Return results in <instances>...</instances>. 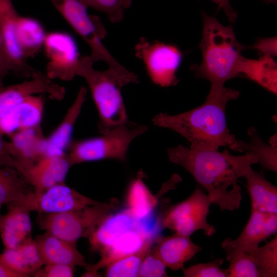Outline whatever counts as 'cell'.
I'll list each match as a JSON object with an SVG mask.
<instances>
[{"mask_svg":"<svg viewBox=\"0 0 277 277\" xmlns=\"http://www.w3.org/2000/svg\"><path fill=\"white\" fill-rule=\"evenodd\" d=\"M211 203L208 194L197 187L187 199L171 206L166 211L162 217V226L185 236H190L200 230H203L206 235L211 236L216 231L214 226L207 221Z\"/></svg>","mask_w":277,"mask_h":277,"instance_id":"9c48e42d","label":"cell"},{"mask_svg":"<svg viewBox=\"0 0 277 277\" xmlns=\"http://www.w3.org/2000/svg\"><path fill=\"white\" fill-rule=\"evenodd\" d=\"M154 247L166 267L176 271L200 252L202 248L194 244L188 236L175 233L158 238Z\"/></svg>","mask_w":277,"mask_h":277,"instance_id":"44dd1931","label":"cell"},{"mask_svg":"<svg viewBox=\"0 0 277 277\" xmlns=\"http://www.w3.org/2000/svg\"><path fill=\"white\" fill-rule=\"evenodd\" d=\"M277 231V213L251 210L249 219L240 235L235 240L225 239L222 243L226 256L259 246Z\"/></svg>","mask_w":277,"mask_h":277,"instance_id":"2e32d148","label":"cell"},{"mask_svg":"<svg viewBox=\"0 0 277 277\" xmlns=\"http://www.w3.org/2000/svg\"><path fill=\"white\" fill-rule=\"evenodd\" d=\"M250 141L245 142L237 140L230 148L235 151H247L258 157V162L264 168L276 172L277 147L266 144L259 136L253 127L248 130Z\"/></svg>","mask_w":277,"mask_h":277,"instance_id":"f546056e","label":"cell"},{"mask_svg":"<svg viewBox=\"0 0 277 277\" xmlns=\"http://www.w3.org/2000/svg\"><path fill=\"white\" fill-rule=\"evenodd\" d=\"M7 208L0 221V234L5 248H13L31 239V211L18 203L8 205Z\"/></svg>","mask_w":277,"mask_h":277,"instance_id":"d6986e66","label":"cell"},{"mask_svg":"<svg viewBox=\"0 0 277 277\" xmlns=\"http://www.w3.org/2000/svg\"><path fill=\"white\" fill-rule=\"evenodd\" d=\"M16 31L20 47L27 58L34 56L43 48L47 33L37 19L19 15Z\"/></svg>","mask_w":277,"mask_h":277,"instance_id":"f1b7e54d","label":"cell"},{"mask_svg":"<svg viewBox=\"0 0 277 277\" xmlns=\"http://www.w3.org/2000/svg\"><path fill=\"white\" fill-rule=\"evenodd\" d=\"M223 260L216 259L182 269L185 277H227L226 269L221 268Z\"/></svg>","mask_w":277,"mask_h":277,"instance_id":"e575fe53","label":"cell"},{"mask_svg":"<svg viewBox=\"0 0 277 277\" xmlns=\"http://www.w3.org/2000/svg\"><path fill=\"white\" fill-rule=\"evenodd\" d=\"M226 259L229 262L227 277H261L259 268L246 252H234Z\"/></svg>","mask_w":277,"mask_h":277,"instance_id":"d6a6232c","label":"cell"},{"mask_svg":"<svg viewBox=\"0 0 277 277\" xmlns=\"http://www.w3.org/2000/svg\"><path fill=\"white\" fill-rule=\"evenodd\" d=\"M138 222L127 208L113 212L100 223L89 237L91 249L101 252L124 233L140 225Z\"/></svg>","mask_w":277,"mask_h":277,"instance_id":"ffe728a7","label":"cell"},{"mask_svg":"<svg viewBox=\"0 0 277 277\" xmlns=\"http://www.w3.org/2000/svg\"><path fill=\"white\" fill-rule=\"evenodd\" d=\"M94 63L90 55L81 56L76 75L88 85L100 117L98 129L102 133L128 121L122 89L128 84L138 83L139 80L127 69L99 71L94 68Z\"/></svg>","mask_w":277,"mask_h":277,"instance_id":"277c9868","label":"cell"},{"mask_svg":"<svg viewBox=\"0 0 277 277\" xmlns=\"http://www.w3.org/2000/svg\"><path fill=\"white\" fill-rule=\"evenodd\" d=\"M247 182L251 210L277 213V188L264 176L254 171L251 166L246 170L244 176Z\"/></svg>","mask_w":277,"mask_h":277,"instance_id":"d4e9b609","label":"cell"},{"mask_svg":"<svg viewBox=\"0 0 277 277\" xmlns=\"http://www.w3.org/2000/svg\"><path fill=\"white\" fill-rule=\"evenodd\" d=\"M19 15L11 0H0V31L9 72L19 77L30 78L38 71L28 63L19 44L16 31Z\"/></svg>","mask_w":277,"mask_h":277,"instance_id":"8fae6325","label":"cell"},{"mask_svg":"<svg viewBox=\"0 0 277 277\" xmlns=\"http://www.w3.org/2000/svg\"><path fill=\"white\" fill-rule=\"evenodd\" d=\"M268 1H270V2H273L275 0H268Z\"/></svg>","mask_w":277,"mask_h":277,"instance_id":"f6af8a7d","label":"cell"},{"mask_svg":"<svg viewBox=\"0 0 277 277\" xmlns=\"http://www.w3.org/2000/svg\"><path fill=\"white\" fill-rule=\"evenodd\" d=\"M1 208H0V221H1V218H2V215H3L1 213Z\"/></svg>","mask_w":277,"mask_h":277,"instance_id":"ee69618b","label":"cell"},{"mask_svg":"<svg viewBox=\"0 0 277 277\" xmlns=\"http://www.w3.org/2000/svg\"><path fill=\"white\" fill-rule=\"evenodd\" d=\"M166 266L154 249H150L144 257L137 274L138 277L168 276Z\"/></svg>","mask_w":277,"mask_h":277,"instance_id":"d590c367","label":"cell"},{"mask_svg":"<svg viewBox=\"0 0 277 277\" xmlns=\"http://www.w3.org/2000/svg\"><path fill=\"white\" fill-rule=\"evenodd\" d=\"M101 202L86 196L64 183L53 186L30 197L27 208L40 214H55L77 210Z\"/></svg>","mask_w":277,"mask_h":277,"instance_id":"4fadbf2b","label":"cell"},{"mask_svg":"<svg viewBox=\"0 0 277 277\" xmlns=\"http://www.w3.org/2000/svg\"><path fill=\"white\" fill-rule=\"evenodd\" d=\"M156 234L138 225L126 232L114 241L108 247L100 252L101 257L94 264L85 267L83 276H98V271L126 256L140 251L147 243L155 240Z\"/></svg>","mask_w":277,"mask_h":277,"instance_id":"5bb4252c","label":"cell"},{"mask_svg":"<svg viewBox=\"0 0 277 277\" xmlns=\"http://www.w3.org/2000/svg\"><path fill=\"white\" fill-rule=\"evenodd\" d=\"M87 94V88L81 87L62 121L46 137V155L67 152L72 142L71 138L73 128L85 102Z\"/></svg>","mask_w":277,"mask_h":277,"instance_id":"7402d4cb","label":"cell"},{"mask_svg":"<svg viewBox=\"0 0 277 277\" xmlns=\"http://www.w3.org/2000/svg\"><path fill=\"white\" fill-rule=\"evenodd\" d=\"M202 15L203 29L199 46L202 60L199 65L191 68L197 77L207 79L211 85H224L226 81L240 75L243 47L231 26H225L205 13Z\"/></svg>","mask_w":277,"mask_h":277,"instance_id":"3957f363","label":"cell"},{"mask_svg":"<svg viewBox=\"0 0 277 277\" xmlns=\"http://www.w3.org/2000/svg\"><path fill=\"white\" fill-rule=\"evenodd\" d=\"M240 75L243 74L270 92H277V64L273 57L263 55L259 59L242 58Z\"/></svg>","mask_w":277,"mask_h":277,"instance_id":"4316f807","label":"cell"},{"mask_svg":"<svg viewBox=\"0 0 277 277\" xmlns=\"http://www.w3.org/2000/svg\"><path fill=\"white\" fill-rule=\"evenodd\" d=\"M134 52L154 84L168 87L177 83L176 73L183 57L178 47L158 41L150 42L142 37L134 47Z\"/></svg>","mask_w":277,"mask_h":277,"instance_id":"ba28073f","label":"cell"},{"mask_svg":"<svg viewBox=\"0 0 277 277\" xmlns=\"http://www.w3.org/2000/svg\"><path fill=\"white\" fill-rule=\"evenodd\" d=\"M156 240L150 241L137 252L117 260L107 266L104 275L107 277L137 276L144 257Z\"/></svg>","mask_w":277,"mask_h":277,"instance_id":"1f68e13d","label":"cell"},{"mask_svg":"<svg viewBox=\"0 0 277 277\" xmlns=\"http://www.w3.org/2000/svg\"><path fill=\"white\" fill-rule=\"evenodd\" d=\"M57 11L86 43L91 50L94 61L112 63L114 57L103 43L107 34L106 28L100 18L90 15L82 0H50Z\"/></svg>","mask_w":277,"mask_h":277,"instance_id":"52a82bcc","label":"cell"},{"mask_svg":"<svg viewBox=\"0 0 277 277\" xmlns=\"http://www.w3.org/2000/svg\"><path fill=\"white\" fill-rule=\"evenodd\" d=\"M215 3L220 8H221L227 16L229 20L233 23L236 18V13L231 7L229 0H211Z\"/></svg>","mask_w":277,"mask_h":277,"instance_id":"ab89813d","label":"cell"},{"mask_svg":"<svg viewBox=\"0 0 277 277\" xmlns=\"http://www.w3.org/2000/svg\"><path fill=\"white\" fill-rule=\"evenodd\" d=\"M42 94L31 96L0 120V131L4 135L41 125L45 106Z\"/></svg>","mask_w":277,"mask_h":277,"instance_id":"603a6c76","label":"cell"},{"mask_svg":"<svg viewBox=\"0 0 277 277\" xmlns=\"http://www.w3.org/2000/svg\"><path fill=\"white\" fill-rule=\"evenodd\" d=\"M71 167L67 153L47 155L18 172L39 194L49 188L64 183Z\"/></svg>","mask_w":277,"mask_h":277,"instance_id":"9a60e30c","label":"cell"},{"mask_svg":"<svg viewBox=\"0 0 277 277\" xmlns=\"http://www.w3.org/2000/svg\"><path fill=\"white\" fill-rule=\"evenodd\" d=\"M88 8L91 7L97 11L106 13L112 23L121 22L124 11L132 4L131 0H82Z\"/></svg>","mask_w":277,"mask_h":277,"instance_id":"836d02e7","label":"cell"},{"mask_svg":"<svg viewBox=\"0 0 277 277\" xmlns=\"http://www.w3.org/2000/svg\"><path fill=\"white\" fill-rule=\"evenodd\" d=\"M0 261L22 277H28L44 265L34 240L30 239L13 248H5Z\"/></svg>","mask_w":277,"mask_h":277,"instance_id":"cb8c5ba5","label":"cell"},{"mask_svg":"<svg viewBox=\"0 0 277 277\" xmlns=\"http://www.w3.org/2000/svg\"><path fill=\"white\" fill-rule=\"evenodd\" d=\"M44 265L62 264L86 267L88 264L76 246L69 242L45 232L34 240Z\"/></svg>","mask_w":277,"mask_h":277,"instance_id":"ac0fdd59","label":"cell"},{"mask_svg":"<svg viewBox=\"0 0 277 277\" xmlns=\"http://www.w3.org/2000/svg\"><path fill=\"white\" fill-rule=\"evenodd\" d=\"M0 277H22L0 261Z\"/></svg>","mask_w":277,"mask_h":277,"instance_id":"b9f144b4","label":"cell"},{"mask_svg":"<svg viewBox=\"0 0 277 277\" xmlns=\"http://www.w3.org/2000/svg\"><path fill=\"white\" fill-rule=\"evenodd\" d=\"M276 135H273L270 140V145L272 146H276Z\"/></svg>","mask_w":277,"mask_h":277,"instance_id":"7bdbcfd3","label":"cell"},{"mask_svg":"<svg viewBox=\"0 0 277 277\" xmlns=\"http://www.w3.org/2000/svg\"><path fill=\"white\" fill-rule=\"evenodd\" d=\"M144 173H138L130 182L126 194V208L140 221L147 218L157 205L159 197L152 193L144 181Z\"/></svg>","mask_w":277,"mask_h":277,"instance_id":"484cf974","label":"cell"},{"mask_svg":"<svg viewBox=\"0 0 277 277\" xmlns=\"http://www.w3.org/2000/svg\"><path fill=\"white\" fill-rule=\"evenodd\" d=\"M74 272L73 266L55 263L46 264L32 275L35 277H71Z\"/></svg>","mask_w":277,"mask_h":277,"instance_id":"8d00e7d4","label":"cell"},{"mask_svg":"<svg viewBox=\"0 0 277 277\" xmlns=\"http://www.w3.org/2000/svg\"><path fill=\"white\" fill-rule=\"evenodd\" d=\"M43 48L48 59L45 74L48 77L70 81L77 76L81 56L73 36L63 31L49 32Z\"/></svg>","mask_w":277,"mask_h":277,"instance_id":"30bf717a","label":"cell"},{"mask_svg":"<svg viewBox=\"0 0 277 277\" xmlns=\"http://www.w3.org/2000/svg\"><path fill=\"white\" fill-rule=\"evenodd\" d=\"M239 94L224 85H211L201 105L175 115L161 113L152 122L155 126L172 130L186 138L192 149L218 150L227 146L230 148L237 140L228 128L226 107L228 102L237 98Z\"/></svg>","mask_w":277,"mask_h":277,"instance_id":"7a4b0ae2","label":"cell"},{"mask_svg":"<svg viewBox=\"0 0 277 277\" xmlns=\"http://www.w3.org/2000/svg\"><path fill=\"white\" fill-rule=\"evenodd\" d=\"M259 268L261 277L277 276V235L263 246L245 251Z\"/></svg>","mask_w":277,"mask_h":277,"instance_id":"4dcf8cb0","label":"cell"},{"mask_svg":"<svg viewBox=\"0 0 277 277\" xmlns=\"http://www.w3.org/2000/svg\"><path fill=\"white\" fill-rule=\"evenodd\" d=\"M119 207L118 200L65 212L42 215L39 225L46 232L64 240L75 242L89 238L100 223Z\"/></svg>","mask_w":277,"mask_h":277,"instance_id":"8992f818","label":"cell"},{"mask_svg":"<svg viewBox=\"0 0 277 277\" xmlns=\"http://www.w3.org/2000/svg\"><path fill=\"white\" fill-rule=\"evenodd\" d=\"M147 127L129 121L101 135L72 142L67 153L71 167L84 162L104 160L125 162L131 142L145 133Z\"/></svg>","mask_w":277,"mask_h":277,"instance_id":"5b68a950","label":"cell"},{"mask_svg":"<svg viewBox=\"0 0 277 277\" xmlns=\"http://www.w3.org/2000/svg\"><path fill=\"white\" fill-rule=\"evenodd\" d=\"M9 73L6 62L0 31V88L4 86V80L6 75Z\"/></svg>","mask_w":277,"mask_h":277,"instance_id":"60d3db41","label":"cell"},{"mask_svg":"<svg viewBox=\"0 0 277 277\" xmlns=\"http://www.w3.org/2000/svg\"><path fill=\"white\" fill-rule=\"evenodd\" d=\"M27 183L15 168L0 167V208L13 203L26 206L34 192Z\"/></svg>","mask_w":277,"mask_h":277,"instance_id":"83f0119b","label":"cell"},{"mask_svg":"<svg viewBox=\"0 0 277 277\" xmlns=\"http://www.w3.org/2000/svg\"><path fill=\"white\" fill-rule=\"evenodd\" d=\"M8 136L10 151L18 172L47 155L46 137L41 125L15 131Z\"/></svg>","mask_w":277,"mask_h":277,"instance_id":"e0dca14e","label":"cell"},{"mask_svg":"<svg viewBox=\"0 0 277 277\" xmlns=\"http://www.w3.org/2000/svg\"><path fill=\"white\" fill-rule=\"evenodd\" d=\"M41 94L60 101L65 97L66 89L39 71L28 80L0 88V120L27 98Z\"/></svg>","mask_w":277,"mask_h":277,"instance_id":"7c38bea8","label":"cell"},{"mask_svg":"<svg viewBox=\"0 0 277 277\" xmlns=\"http://www.w3.org/2000/svg\"><path fill=\"white\" fill-rule=\"evenodd\" d=\"M0 167H9L15 169V162L10 151L9 141L5 139L4 134L1 131Z\"/></svg>","mask_w":277,"mask_h":277,"instance_id":"f35d334b","label":"cell"},{"mask_svg":"<svg viewBox=\"0 0 277 277\" xmlns=\"http://www.w3.org/2000/svg\"><path fill=\"white\" fill-rule=\"evenodd\" d=\"M169 160L187 170L222 211L240 208L242 189L237 182L247 168L258 162L250 152L236 156L227 150L194 149L179 145L167 149Z\"/></svg>","mask_w":277,"mask_h":277,"instance_id":"6da1fadb","label":"cell"},{"mask_svg":"<svg viewBox=\"0 0 277 277\" xmlns=\"http://www.w3.org/2000/svg\"><path fill=\"white\" fill-rule=\"evenodd\" d=\"M276 37L258 39L254 45V48L263 55L272 57L276 56Z\"/></svg>","mask_w":277,"mask_h":277,"instance_id":"74e56055","label":"cell"}]
</instances>
